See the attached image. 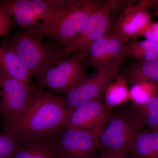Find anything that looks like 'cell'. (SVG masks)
<instances>
[{
  "instance_id": "obj_1",
  "label": "cell",
  "mask_w": 158,
  "mask_h": 158,
  "mask_svg": "<svg viewBox=\"0 0 158 158\" xmlns=\"http://www.w3.org/2000/svg\"><path fill=\"white\" fill-rule=\"evenodd\" d=\"M69 113L62 98L36 87L28 106L5 121L2 132L19 141L53 137L65 128Z\"/></svg>"
},
{
  "instance_id": "obj_2",
  "label": "cell",
  "mask_w": 158,
  "mask_h": 158,
  "mask_svg": "<svg viewBox=\"0 0 158 158\" xmlns=\"http://www.w3.org/2000/svg\"><path fill=\"white\" fill-rule=\"evenodd\" d=\"M75 0H0V7L16 25L41 37L58 23Z\"/></svg>"
},
{
  "instance_id": "obj_3",
  "label": "cell",
  "mask_w": 158,
  "mask_h": 158,
  "mask_svg": "<svg viewBox=\"0 0 158 158\" xmlns=\"http://www.w3.org/2000/svg\"><path fill=\"white\" fill-rule=\"evenodd\" d=\"M146 126L138 108L133 104L122 106L113 112L99 135L100 150L127 155L135 136Z\"/></svg>"
},
{
  "instance_id": "obj_4",
  "label": "cell",
  "mask_w": 158,
  "mask_h": 158,
  "mask_svg": "<svg viewBox=\"0 0 158 158\" xmlns=\"http://www.w3.org/2000/svg\"><path fill=\"white\" fill-rule=\"evenodd\" d=\"M116 1H107L106 5L96 11L78 34L64 48L56 49L52 55L49 68L73 54H81L88 57L94 43L106 34L111 27V13Z\"/></svg>"
},
{
  "instance_id": "obj_5",
  "label": "cell",
  "mask_w": 158,
  "mask_h": 158,
  "mask_svg": "<svg viewBox=\"0 0 158 158\" xmlns=\"http://www.w3.org/2000/svg\"><path fill=\"white\" fill-rule=\"evenodd\" d=\"M87 57L77 53L61 60L36 78V87L67 94L88 77Z\"/></svg>"
},
{
  "instance_id": "obj_6",
  "label": "cell",
  "mask_w": 158,
  "mask_h": 158,
  "mask_svg": "<svg viewBox=\"0 0 158 158\" xmlns=\"http://www.w3.org/2000/svg\"><path fill=\"white\" fill-rule=\"evenodd\" d=\"M3 47L13 52L35 78L48 69L52 55L57 49L23 30L13 34Z\"/></svg>"
},
{
  "instance_id": "obj_7",
  "label": "cell",
  "mask_w": 158,
  "mask_h": 158,
  "mask_svg": "<svg viewBox=\"0 0 158 158\" xmlns=\"http://www.w3.org/2000/svg\"><path fill=\"white\" fill-rule=\"evenodd\" d=\"M121 63L109 62L80 82L62 98L65 108L70 111L103 95L119 75Z\"/></svg>"
},
{
  "instance_id": "obj_8",
  "label": "cell",
  "mask_w": 158,
  "mask_h": 158,
  "mask_svg": "<svg viewBox=\"0 0 158 158\" xmlns=\"http://www.w3.org/2000/svg\"><path fill=\"white\" fill-rule=\"evenodd\" d=\"M106 1L75 0L58 23L43 36L47 35L56 40L59 49L64 48L78 34L92 15L105 6Z\"/></svg>"
},
{
  "instance_id": "obj_9",
  "label": "cell",
  "mask_w": 158,
  "mask_h": 158,
  "mask_svg": "<svg viewBox=\"0 0 158 158\" xmlns=\"http://www.w3.org/2000/svg\"><path fill=\"white\" fill-rule=\"evenodd\" d=\"M94 133L65 127L52 137L58 158H98V138Z\"/></svg>"
},
{
  "instance_id": "obj_10",
  "label": "cell",
  "mask_w": 158,
  "mask_h": 158,
  "mask_svg": "<svg viewBox=\"0 0 158 158\" xmlns=\"http://www.w3.org/2000/svg\"><path fill=\"white\" fill-rule=\"evenodd\" d=\"M113 113V109L106 104L103 94L69 111L65 127L90 132L99 136Z\"/></svg>"
},
{
  "instance_id": "obj_11",
  "label": "cell",
  "mask_w": 158,
  "mask_h": 158,
  "mask_svg": "<svg viewBox=\"0 0 158 158\" xmlns=\"http://www.w3.org/2000/svg\"><path fill=\"white\" fill-rule=\"evenodd\" d=\"M34 89L30 85L0 75V110L5 122L27 109L32 100Z\"/></svg>"
},
{
  "instance_id": "obj_12",
  "label": "cell",
  "mask_w": 158,
  "mask_h": 158,
  "mask_svg": "<svg viewBox=\"0 0 158 158\" xmlns=\"http://www.w3.org/2000/svg\"><path fill=\"white\" fill-rule=\"evenodd\" d=\"M149 1H141L125 9L111 25L112 33L123 39L136 40L143 29L152 22L148 10Z\"/></svg>"
},
{
  "instance_id": "obj_13",
  "label": "cell",
  "mask_w": 158,
  "mask_h": 158,
  "mask_svg": "<svg viewBox=\"0 0 158 158\" xmlns=\"http://www.w3.org/2000/svg\"><path fill=\"white\" fill-rule=\"evenodd\" d=\"M127 156L129 158H158V131H140L132 141Z\"/></svg>"
},
{
  "instance_id": "obj_14",
  "label": "cell",
  "mask_w": 158,
  "mask_h": 158,
  "mask_svg": "<svg viewBox=\"0 0 158 158\" xmlns=\"http://www.w3.org/2000/svg\"><path fill=\"white\" fill-rule=\"evenodd\" d=\"M11 158H58L52 137L20 141Z\"/></svg>"
},
{
  "instance_id": "obj_15",
  "label": "cell",
  "mask_w": 158,
  "mask_h": 158,
  "mask_svg": "<svg viewBox=\"0 0 158 158\" xmlns=\"http://www.w3.org/2000/svg\"><path fill=\"white\" fill-rule=\"evenodd\" d=\"M0 75L30 85L33 76L13 52L0 47Z\"/></svg>"
},
{
  "instance_id": "obj_16",
  "label": "cell",
  "mask_w": 158,
  "mask_h": 158,
  "mask_svg": "<svg viewBox=\"0 0 158 158\" xmlns=\"http://www.w3.org/2000/svg\"><path fill=\"white\" fill-rule=\"evenodd\" d=\"M120 76L131 86L143 82L158 84V58L148 62H135L125 70L123 75Z\"/></svg>"
},
{
  "instance_id": "obj_17",
  "label": "cell",
  "mask_w": 158,
  "mask_h": 158,
  "mask_svg": "<svg viewBox=\"0 0 158 158\" xmlns=\"http://www.w3.org/2000/svg\"><path fill=\"white\" fill-rule=\"evenodd\" d=\"M127 57L135 59L138 62H145L158 58V44L145 39L129 41L126 44L122 54V60Z\"/></svg>"
},
{
  "instance_id": "obj_18",
  "label": "cell",
  "mask_w": 158,
  "mask_h": 158,
  "mask_svg": "<svg viewBox=\"0 0 158 158\" xmlns=\"http://www.w3.org/2000/svg\"><path fill=\"white\" fill-rule=\"evenodd\" d=\"M128 83L120 75H118L104 94L105 102L109 107L125 104L129 101Z\"/></svg>"
},
{
  "instance_id": "obj_19",
  "label": "cell",
  "mask_w": 158,
  "mask_h": 158,
  "mask_svg": "<svg viewBox=\"0 0 158 158\" xmlns=\"http://www.w3.org/2000/svg\"><path fill=\"white\" fill-rule=\"evenodd\" d=\"M158 93V84L143 82L134 84L129 89V101L136 106H143L148 100Z\"/></svg>"
},
{
  "instance_id": "obj_20",
  "label": "cell",
  "mask_w": 158,
  "mask_h": 158,
  "mask_svg": "<svg viewBox=\"0 0 158 158\" xmlns=\"http://www.w3.org/2000/svg\"><path fill=\"white\" fill-rule=\"evenodd\" d=\"M108 37V35L105 34L91 46L86 61L87 66H91L97 69L109 63L107 57Z\"/></svg>"
},
{
  "instance_id": "obj_21",
  "label": "cell",
  "mask_w": 158,
  "mask_h": 158,
  "mask_svg": "<svg viewBox=\"0 0 158 158\" xmlns=\"http://www.w3.org/2000/svg\"><path fill=\"white\" fill-rule=\"evenodd\" d=\"M137 107L146 126L151 131H158V93L150 98L143 106Z\"/></svg>"
},
{
  "instance_id": "obj_22",
  "label": "cell",
  "mask_w": 158,
  "mask_h": 158,
  "mask_svg": "<svg viewBox=\"0 0 158 158\" xmlns=\"http://www.w3.org/2000/svg\"><path fill=\"white\" fill-rule=\"evenodd\" d=\"M108 35L107 43L108 62H110L117 61L123 62L122 60V54L128 40L113 33Z\"/></svg>"
},
{
  "instance_id": "obj_23",
  "label": "cell",
  "mask_w": 158,
  "mask_h": 158,
  "mask_svg": "<svg viewBox=\"0 0 158 158\" xmlns=\"http://www.w3.org/2000/svg\"><path fill=\"white\" fill-rule=\"evenodd\" d=\"M20 141L6 133L0 134V158H11L19 146Z\"/></svg>"
},
{
  "instance_id": "obj_24",
  "label": "cell",
  "mask_w": 158,
  "mask_h": 158,
  "mask_svg": "<svg viewBox=\"0 0 158 158\" xmlns=\"http://www.w3.org/2000/svg\"><path fill=\"white\" fill-rule=\"evenodd\" d=\"M16 25L11 16L0 7V37L6 35Z\"/></svg>"
},
{
  "instance_id": "obj_25",
  "label": "cell",
  "mask_w": 158,
  "mask_h": 158,
  "mask_svg": "<svg viewBox=\"0 0 158 158\" xmlns=\"http://www.w3.org/2000/svg\"><path fill=\"white\" fill-rule=\"evenodd\" d=\"M139 37H145L158 44V22H151L142 30Z\"/></svg>"
},
{
  "instance_id": "obj_26",
  "label": "cell",
  "mask_w": 158,
  "mask_h": 158,
  "mask_svg": "<svg viewBox=\"0 0 158 158\" xmlns=\"http://www.w3.org/2000/svg\"><path fill=\"white\" fill-rule=\"evenodd\" d=\"M98 158H129L127 155L121 153L100 150Z\"/></svg>"
},
{
  "instance_id": "obj_27",
  "label": "cell",
  "mask_w": 158,
  "mask_h": 158,
  "mask_svg": "<svg viewBox=\"0 0 158 158\" xmlns=\"http://www.w3.org/2000/svg\"><path fill=\"white\" fill-rule=\"evenodd\" d=\"M156 14L157 16L158 17V7L156 11Z\"/></svg>"
},
{
  "instance_id": "obj_28",
  "label": "cell",
  "mask_w": 158,
  "mask_h": 158,
  "mask_svg": "<svg viewBox=\"0 0 158 158\" xmlns=\"http://www.w3.org/2000/svg\"><path fill=\"white\" fill-rule=\"evenodd\" d=\"M0 111H1V110H0Z\"/></svg>"
}]
</instances>
